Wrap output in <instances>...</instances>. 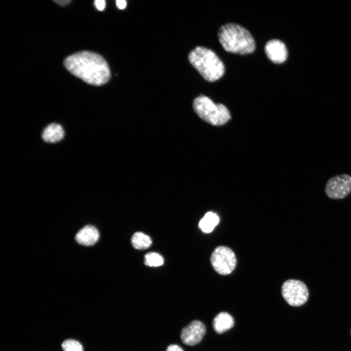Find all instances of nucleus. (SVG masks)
Masks as SVG:
<instances>
[{
  "instance_id": "obj_10",
  "label": "nucleus",
  "mask_w": 351,
  "mask_h": 351,
  "mask_svg": "<svg viewBox=\"0 0 351 351\" xmlns=\"http://www.w3.org/2000/svg\"><path fill=\"white\" fill-rule=\"evenodd\" d=\"M65 136V131L59 123L52 122L48 124L42 130L41 138L48 143H56L61 141Z\"/></svg>"
},
{
  "instance_id": "obj_21",
  "label": "nucleus",
  "mask_w": 351,
  "mask_h": 351,
  "mask_svg": "<svg viewBox=\"0 0 351 351\" xmlns=\"http://www.w3.org/2000/svg\"></svg>"
},
{
  "instance_id": "obj_16",
  "label": "nucleus",
  "mask_w": 351,
  "mask_h": 351,
  "mask_svg": "<svg viewBox=\"0 0 351 351\" xmlns=\"http://www.w3.org/2000/svg\"><path fill=\"white\" fill-rule=\"evenodd\" d=\"M64 351H83L82 345L77 341L69 339L64 341L62 344Z\"/></svg>"
},
{
  "instance_id": "obj_2",
  "label": "nucleus",
  "mask_w": 351,
  "mask_h": 351,
  "mask_svg": "<svg viewBox=\"0 0 351 351\" xmlns=\"http://www.w3.org/2000/svg\"><path fill=\"white\" fill-rule=\"evenodd\" d=\"M218 37L223 48L230 53L245 55L253 53L255 49V41L251 33L236 23L222 25L218 30Z\"/></svg>"
},
{
  "instance_id": "obj_13",
  "label": "nucleus",
  "mask_w": 351,
  "mask_h": 351,
  "mask_svg": "<svg viewBox=\"0 0 351 351\" xmlns=\"http://www.w3.org/2000/svg\"><path fill=\"white\" fill-rule=\"evenodd\" d=\"M217 215L212 212L207 213L199 222V227L205 233L211 232L218 224Z\"/></svg>"
},
{
  "instance_id": "obj_18",
  "label": "nucleus",
  "mask_w": 351,
  "mask_h": 351,
  "mask_svg": "<svg viewBox=\"0 0 351 351\" xmlns=\"http://www.w3.org/2000/svg\"><path fill=\"white\" fill-rule=\"evenodd\" d=\"M166 351H183V350L178 345L176 344H172L167 347Z\"/></svg>"
},
{
  "instance_id": "obj_12",
  "label": "nucleus",
  "mask_w": 351,
  "mask_h": 351,
  "mask_svg": "<svg viewBox=\"0 0 351 351\" xmlns=\"http://www.w3.org/2000/svg\"><path fill=\"white\" fill-rule=\"evenodd\" d=\"M233 317L227 312H221L214 318L213 326L218 333H222L231 329L234 325Z\"/></svg>"
},
{
  "instance_id": "obj_15",
  "label": "nucleus",
  "mask_w": 351,
  "mask_h": 351,
  "mask_svg": "<svg viewBox=\"0 0 351 351\" xmlns=\"http://www.w3.org/2000/svg\"><path fill=\"white\" fill-rule=\"evenodd\" d=\"M163 257L156 253H149L145 256V264L150 267H158L163 264Z\"/></svg>"
},
{
  "instance_id": "obj_17",
  "label": "nucleus",
  "mask_w": 351,
  "mask_h": 351,
  "mask_svg": "<svg viewBox=\"0 0 351 351\" xmlns=\"http://www.w3.org/2000/svg\"><path fill=\"white\" fill-rule=\"evenodd\" d=\"M94 4L97 9L102 11L105 7V1L104 0H96Z\"/></svg>"
},
{
  "instance_id": "obj_20",
  "label": "nucleus",
  "mask_w": 351,
  "mask_h": 351,
  "mask_svg": "<svg viewBox=\"0 0 351 351\" xmlns=\"http://www.w3.org/2000/svg\"><path fill=\"white\" fill-rule=\"evenodd\" d=\"M55 2L58 3V4L61 5V6H65L69 4L71 0H55L54 1Z\"/></svg>"
},
{
  "instance_id": "obj_19",
  "label": "nucleus",
  "mask_w": 351,
  "mask_h": 351,
  "mask_svg": "<svg viewBox=\"0 0 351 351\" xmlns=\"http://www.w3.org/2000/svg\"><path fill=\"white\" fill-rule=\"evenodd\" d=\"M116 4L119 9H123L126 7L127 3L125 0H117L116 1Z\"/></svg>"
},
{
  "instance_id": "obj_6",
  "label": "nucleus",
  "mask_w": 351,
  "mask_h": 351,
  "mask_svg": "<svg viewBox=\"0 0 351 351\" xmlns=\"http://www.w3.org/2000/svg\"><path fill=\"white\" fill-rule=\"evenodd\" d=\"M211 262L213 268L219 274L227 275L234 269L236 258L234 253L228 247L220 246L212 254Z\"/></svg>"
},
{
  "instance_id": "obj_14",
  "label": "nucleus",
  "mask_w": 351,
  "mask_h": 351,
  "mask_svg": "<svg viewBox=\"0 0 351 351\" xmlns=\"http://www.w3.org/2000/svg\"><path fill=\"white\" fill-rule=\"evenodd\" d=\"M131 242L133 247L139 250L147 249L152 244L151 238L141 232L135 233L132 237Z\"/></svg>"
},
{
  "instance_id": "obj_7",
  "label": "nucleus",
  "mask_w": 351,
  "mask_h": 351,
  "mask_svg": "<svg viewBox=\"0 0 351 351\" xmlns=\"http://www.w3.org/2000/svg\"><path fill=\"white\" fill-rule=\"evenodd\" d=\"M325 193L332 199H342L351 192V176L343 174L330 178L327 182Z\"/></svg>"
},
{
  "instance_id": "obj_11",
  "label": "nucleus",
  "mask_w": 351,
  "mask_h": 351,
  "mask_svg": "<svg viewBox=\"0 0 351 351\" xmlns=\"http://www.w3.org/2000/svg\"><path fill=\"white\" fill-rule=\"evenodd\" d=\"M99 236L98 230L93 226L88 225L79 231L76 235V239L80 244L92 246L97 242Z\"/></svg>"
},
{
  "instance_id": "obj_9",
  "label": "nucleus",
  "mask_w": 351,
  "mask_h": 351,
  "mask_svg": "<svg viewBox=\"0 0 351 351\" xmlns=\"http://www.w3.org/2000/svg\"><path fill=\"white\" fill-rule=\"evenodd\" d=\"M265 51L268 58L275 63H281L287 58L288 52L285 44L277 39L268 41L265 45Z\"/></svg>"
},
{
  "instance_id": "obj_4",
  "label": "nucleus",
  "mask_w": 351,
  "mask_h": 351,
  "mask_svg": "<svg viewBox=\"0 0 351 351\" xmlns=\"http://www.w3.org/2000/svg\"><path fill=\"white\" fill-rule=\"evenodd\" d=\"M193 107L202 119L213 125L226 123L231 115L227 107L222 104L214 103L209 98L200 95L193 101Z\"/></svg>"
},
{
  "instance_id": "obj_1",
  "label": "nucleus",
  "mask_w": 351,
  "mask_h": 351,
  "mask_svg": "<svg viewBox=\"0 0 351 351\" xmlns=\"http://www.w3.org/2000/svg\"><path fill=\"white\" fill-rule=\"evenodd\" d=\"M64 64L72 74L91 85L104 84L111 78L106 61L94 52L83 51L75 53L65 58Z\"/></svg>"
},
{
  "instance_id": "obj_8",
  "label": "nucleus",
  "mask_w": 351,
  "mask_h": 351,
  "mask_svg": "<svg viewBox=\"0 0 351 351\" xmlns=\"http://www.w3.org/2000/svg\"><path fill=\"white\" fill-rule=\"evenodd\" d=\"M205 332V325L199 320H194L181 330V340L187 345L194 346L201 341Z\"/></svg>"
},
{
  "instance_id": "obj_3",
  "label": "nucleus",
  "mask_w": 351,
  "mask_h": 351,
  "mask_svg": "<svg viewBox=\"0 0 351 351\" xmlns=\"http://www.w3.org/2000/svg\"><path fill=\"white\" fill-rule=\"evenodd\" d=\"M191 64L202 77L210 82L219 79L225 72L222 61L212 50L197 46L188 55Z\"/></svg>"
},
{
  "instance_id": "obj_5",
  "label": "nucleus",
  "mask_w": 351,
  "mask_h": 351,
  "mask_svg": "<svg viewBox=\"0 0 351 351\" xmlns=\"http://www.w3.org/2000/svg\"><path fill=\"white\" fill-rule=\"evenodd\" d=\"M282 295L290 305L299 307L304 304L309 297L306 285L302 281L289 279L286 281L281 288Z\"/></svg>"
}]
</instances>
